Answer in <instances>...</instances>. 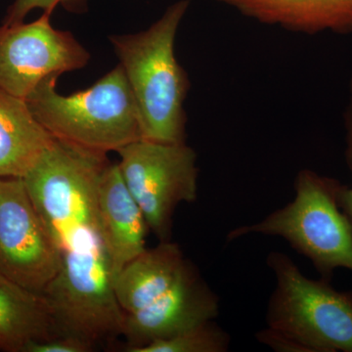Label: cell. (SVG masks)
Returning a JSON list of instances; mask_svg holds the SVG:
<instances>
[{
  "instance_id": "5bb4252c",
  "label": "cell",
  "mask_w": 352,
  "mask_h": 352,
  "mask_svg": "<svg viewBox=\"0 0 352 352\" xmlns=\"http://www.w3.org/2000/svg\"><path fill=\"white\" fill-rule=\"evenodd\" d=\"M27 101L0 88V178H23L54 142Z\"/></svg>"
},
{
  "instance_id": "52a82bcc",
  "label": "cell",
  "mask_w": 352,
  "mask_h": 352,
  "mask_svg": "<svg viewBox=\"0 0 352 352\" xmlns=\"http://www.w3.org/2000/svg\"><path fill=\"white\" fill-rule=\"evenodd\" d=\"M119 168L127 188L160 242L170 241L175 210L198 198L197 154L184 143L138 139L120 148Z\"/></svg>"
},
{
  "instance_id": "9c48e42d",
  "label": "cell",
  "mask_w": 352,
  "mask_h": 352,
  "mask_svg": "<svg viewBox=\"0 0 352 352\" xmlns=\"http://www.w3.org/2000/svg\"><path fill=\"white\" fill-rule=\"evenodd\" d=\"M62 259L24 179L0 178V273L41 294L56 276Z\"/></svg>"
},
{
  "instance_id": "2e32d148",
  "label": "cell",
  "mask_w": 352,
  "mask_h": 352,
  "mask_svg": "<svg viewBox=\"0 0 352 352\" xmlns=\"http://www.w3.org/2000/svg\"><path fill=\"white\" fill-rule=\"evenodd\" d=\"M230 342L228 333L214 319L173 337L156 340L138 352H226Z\"/></svg>"
},
{
  "instance_id": "5b68a950",
  "label": "cell",
  "mask_w": 352,
  "mask_h": 352,
  "mask_svg": "<svg viewBox=\"0 0 352 352\" xmlns=\"http://www.w3.org/2000/svg\"><path fill=\"white\" fill-rule=\"evenodd\" d=\"M60 335L94 347L122 336L126 314L116 296L101 233H82L63 252L61 267L43 292Z\"/></svg>"
},
{
  "instance_id": "277c9868",
  "label": "cell",
  "mask_w": 352,
  "mask_h": 352,
  "mask_svg": "<svg viewBox=\"0 0 352 352\" xmlns=\"http://www.w3.org/2000/svg\"><path fill=\"white\" fill-rule=\"evenodd\" d=\"M340 185L335 178L300 170L293 201L261 221L233 229L227 242L252 234L276 236L309 259L323 279L331 281L339 268L352 271V226L338 201Z\"/></svg>"
},
{
  "instance_id": "30bf717a",
  "label": "cell",
  "mask_w": 352,
  "mask_h": 352,
  "mask_svg": "<svg viewBox=\"0 0 352 352\" xmlns=\"http://www.w3.org/2000/svg\"><path fill=\"white\" fill-rule=\"evenodd\" d=\"M219 314V298L190 263L177 282L149 307L126 314L122 337L126 351L138 352Z\"/></svg>"
},
{
  "instance_id": "d6986e66",
  "label": "cell",
  "mask_w": 352,
  "mask_h": 352,
  "mask_svg": "<svg viewBox=\"0 0 352 352\" xmlns=\"http://www.w3.org/2000/svg\"><path fill=\"white\" fill-rule=\"evenodd\" d=\"M95 347L73 336L59 335L50 339L32 342L25 352H90Z\"/></svg>"
},
{
  "instance_id": "8fae6325",
  "label": "cell",
  "mask_w": 352,
  "mask_h": 352,
  "mask_svg": "<svg viewBox=\"0 0 352 352\" xmlns=\"http://www.w3.org/2000/svg\"><path fill=\"white\" fill-rule=\"evenodd\" d=\"M101 237L113 278L129 261L145 251L150 229L142 210L127 188L119 164L109 163L98 189Z\"/></svg>"
},
{
  "instance_id": "3957f363",
  "label": "cell",
  "mask_w": 352,
  "mask_h": 352,
  "mask_svg": "<svg viewBox=\"0 0 352 352\" xmlns=\"http://www.w3.org/2000/svg\"><path fill=\"white\" fill-rule=\"evenodd\" d=\"M58 78H46L25 99L53 138L106 155L141 139L138 108L119 64L92 87L73 94L57 91Z\"/></svg>"
},
{
  "instance_id": "e0dca14e",
  "label": "cell",
  "mask_w": 352,
  "mask_h": 352,
  "mask_svg": "<svg viewBox=\"0 0 352 352\" xmlns=\"http://www.w3.org/2000/svg\"><path fill=\"white\" fill-rule=\"evenodd\" d=\"M87 3L88 0H14L7 10L3 24L24 22L25 16L34 9L52 14L55 8L62 6L69 12L85 13L87 10Z\"/></svg>"
},
{
  "instance_id": "9a60e30c",
  "label": "cell",
  "mask_w": 352,
  "mask_h": 352,
  "mask_svg": "<svg viewBox=\"0 0 352 352\" xmlns=\"http://www.w3.org/2000/svg\"><path fill=\"white\" fill-rule=\"evenodd\" d=\"M59 335L45 296L0 273V351L25 352L32 342Z\"/></svg>"
},
{
  "instance_id": "7c38bea8",
  "label": "cell",
  "mask_w": 352,
  "mask_h": 352,
  "mask_svg": "<svg viewBox=\"0 0 352 352\" xmlns=\"http://www.w3.org/2000/svg\"><path fill=\"white\" fill-rule=\"evenodd\" d=\"M263 24L305 34L352 32V0H214Z\"/></svg>"
},
{
  "instance_id": "7a4b0ae2",
  "label": "cell",
  "mask_w": 352,
  "mask_h": 352,
  "mask_svg": "<svg viewBox=\"0 0 352 352\" xmlns=\"http://www.w3.org/2000/svg\"><path fill=\"white\" fill-rule=\"evenodd\" d=\"M266 263L276 286L258 342L276 351L352 352V292L305 276L284 252H270Z\"/></svg>"
},
{
  "instance_id": "ba28073f",
  "label": "cell",
  "mask_w": 352,
  "mask_h": 352,
  "mask_svg": "<svg viewBox=\"0 0 352 352\" xmlns=\"http://www.w3.org/2000/svg\"><path fill=\"white\" fill-rule=\"evenodd\" d=\"M52 14L0 25V88L25 99L46 78L85 68L89 52L72 32L55 29Z\"/></svg>"
},
{
  "instance_id": "6da1fadb",
  "label": "cell",
  "mask_w": 352,
  "mask_h": 352,
  "mask_svg": "<svg viewBox=\"0 0 352 352\" xmlns=\"http://www.w3.org/2000/svg\"><path fill=\"white\" fill-rule=\"evenodd\" d=\"M190 0H178L145 31L109 36L138 108L141 139L185 142L186 72L175 56L176 34Z\"/></svg>"
},
{
  "instance_id": "4fadbf2b",
  "label": "cell",
  "mask_w": 352,
  "mask_h": 352,
  "mask_svg": "<svg viewBox=\"0 0 352 352\" xmlns=\"http://www.w3.org/2000/svg\"><path fill=\"white\" fill-rule=\"evenodd\" d=\"M190 264L179 245L160 242L129 261L113 278L120 308L134 314L162 298L177 282Z\"/></svg>"
},
{
  "instance_id": "ac0fdd59",
  "label": "cell",
  "mask_w": 352,
  "mask_h": 352,
  "mask_svg": "<svg viewBox=\"0 0 352 352\" xmlns=\"http://www.w3.org/2000/svg\"><path fill=\"white\" fill-rule=\"evenodd\" d=\"M344 127H346V159L347 166L352 173V80L349 85V98L346 113H344ZM338 201L342 212L346 214L352 226V187L340 183L338 191Z\"/></svg>"
},
{
  "instance_id": "8992f818",
  "label": "cell",
  "mask_w": 352,
  "mask_h": 352,
  "mask_svg": "<svg viewBox=\"0 0 352 352\" xmlns=\"http://www.w3.org/2000/svg\"><path fill=\"white\" fill-rule=\"evenodd\" d=\"M106 154L54 139L23 177L34 208L62 254L88 230L101 233L98 189Z\"/></svg>"
}]
</instances>
